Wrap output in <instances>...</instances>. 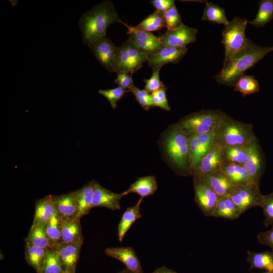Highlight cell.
I'll list each match as a JSON object with an SVG mask.
<instances>
[{"label": "cell", "mask_w": 273, "mask_h": 273, "mask_svg": "<svg viewBox=\"0 0 273 273\" xmlns=\"http://www.w3.org/2000/svg\"><path fill=\"white\" fill-rule=\"evenodd\" d=\"M121 21L112 2H101L82 14L80 18L78 25L84 43L88 46L106 37L108 27L112 24Z\"/></svg>", "instance_id": "6da1fadb"}, {"label": "cell", "mask_w": 273, "mask_h": 273, "mask_svg": "<svg viewBox=\"0 0 273 273\" xmlns=\"http://www.w3.org/2000/svg\"><path fill=\"white\" fill-rule=\"evenodd\" d=\"M272 51L273 46H259L249 39L245 47L223 65L222 69L215 77L216 80L220 84L233 87L247 70Z\"/></svg>", "instance_id": "7a4b0ae2"}, {"label": "cell", "mask_w": 273, "mask_h": 273, "mask_svg": "<svg viewBox=\"0 0 273 273\" xmlns=\"http://www.w3.org/2000/svg\"><path fill=\"white\" fill-rule=\"evenodd\" d=\"M189 138L177 125L165 131L162 146L167 159L175 172L180 175H192L189 152Z\"/></svg>", "instance_id": "3957f363"}, {"label": "cell", "mask_w": 273, "mask_h": 273, "mask_svg": "<svg viewBox=\"0 0 273 273\" xmlns=\"http://www.w3.org/2000/svg\"><path fill=\"white\" fill-rule=\"evenodd\" d=\"M256 137L253 125L223 112L214 131V141L221 148L249 144Z\"/></svg>", "instance_id": "277c9868"}, {"label": "cell", "mask_w": 273, "mask_h": 273, "mask_svg": "<svg viewBox=\"0 0 273 273\" xmlns=\"http://www.w3.org/2000/svg\"><path fill=\"white\" fill-rule=\"evenodd\" d=\"M223 112L219 109L201 110L184 116L176 124L189 137L212 132Z\"/></svg>", "instance_id": "5b68a950"}, {"label": "cell", "mask_w": 273, "mask_h": 273, "mask_svg": "<svg viewBox=\"0 0 273 273\" xmlns=\"http://www.w3.org/2000/svg\"><path fill=\"white\" fill-rule=\"evenodd\" d=\"M248 23L247 19L236 16L225 25L221 40L224 47L223 65L226 64L247 45L249 39L246 37L245 30Z\"/></svg>", "instance_id": "8992f818"}, {"label": "cell", "mask_w": 273, "mask_h": 273, "mask_svg": "<svg viewBox=\"0 0 273 273\" xmlns=\"http://www.w3.org/2000/svg\"><path fill=\"white\" fill-rule=\"evenodd\" d=\"M147 62V54L128 39L118 47L113 72L132 74Z\"/></svg>", "instance_id": "52a82bcc"}, {"label": "cell", "mask_w": 273, "mask_h": 273, "mask_svg": "<svg viewBox=\"0 0 273 273\" xmlns=\"http://www.w3.org/2000/svg\"><path fill=\"white\" fill-rule=\"evenodd\" d=\"M229 196L238 207L242 214L256 206H260L263 195L259 185L254 183L236 186Z\"/></svg>", "instance_id": "ba28073f"}, {"label": "cell", "mask_w": 273, "mask_h": 273, "mask_svg": "<svg viewBox=\"0 0 273 273\" xmlns=\"http://www.w3.org/2000/svg\"><path fill=\"white\" fill-rule=\"evenodd\" d=\"M243 166L250 181L259 185L265 168V159L262 148L256 137L251 142L247 159Z\"/></svg>", "instance_id": "9c48e42d"}, {"label": "cell", "mask_w": 273, "mask_h": 273, "mask_svg": "<svg viewBox=\"0 0 273 273\" xmlns=\"http://www.w3.org/2000/svg\"><path fill=\"white\" fill-rule=\"evenodd\" d=\"M222 148L214 141L201 159L198 168L193 172V178L200 179L204 176L222 170L225 164Z\"/></svg>", "instance_id": "30bf717a"}, {"label": "cell", "mask_w": 273, "mask_h": 273, "mask_svg": "<svg viewBox=\"0 0 273 273\" xmlns=\"http://www.w3.org/2000/svg\"><path fill=\"white\" fill-rule=\"evenodd\" d=\"M195 201L202 213L211 216L220 197L202 179L193 178Z\"/></svg>", "instance_id": "8fae6325"}, {"label": "cell", "mask_w": 273, "mask_h": 273, "mask_svg": "<svg viewBox=\"0 0 273 273\" xmlns=\"http://www.w3.org/2000/svg\"><path fill=\"white\" fill-rule=\"evenodd\" d=\"M197 32L196 28L183 24L176 29L167 30L159 37L160 41L164 46L184 48H186L188 44L196 41Z\"/></svg>", "instance_id": "7c38bea8"}, {"label": "cell", "mask_w": 273, "mask_h": 273, "mask_svg": "<svg viewBox=\"0 0 273 273\" xmlns=\"http://www.w3.org/2000/svg\"><path fill=\"white\" fill-rule=\"evenodd\" d=\"M121 23L127 29L128 39L147 55L153 53L164 46L160 41L159 37L151 32L138 29L122 21Z\"/></svg>", "instance_id": "4fadbf2b"}, {"label": "cell", "mask_w": 273, "mask_h": 273, "mask_svg": "<svg viewBox=\"0 0 273 273\" xmlns=\"http://www.w3.org/2000/svg\"><path fill=\"white\" fill-rule=\"evenodd\" d=\"M99 62L108 71L113 72L114 62L118 47L106 37L98 39L88 45Z\"/></svg>", "instance_id": "5bb4252c"}, {"label": "cell", "mask_w": 273, "mask_h": 273, "mask_svg": "<svg viewBox=\"0 0 273 273\" xmlns=\"http://www.w3.org/2000/svg\"><path fill=\"white\" fill-rule=\"evenodd\" d=\"M188 52L187 48L163 46L155 52L147 55L148 66L152 69L167 64H176Z\"/></svg>", "instance_id": "9a60e30c"}, {"label": "cell", "mask_w": 273, "mask_h": 273, "mask_svg": "<svg viewBox=\"0 0 273 273\" xmlns=\"http://www.w3.org/2000/svg\"><path fill=\"white\" fill-rule=\"evenodd\" d=\"M214 132L190 137L189 147L192 173L199 166L200 161L213 142Z\"/></svg>", "instance_id": "2e32d148"}, {"label": "cell", "mask_w": 273, "mask_h": 273, "mask_svg": "<svg viewBox=\"0 0 273 273\" xmlns=\"http://www.w3.org/2000/svg\"><path fill=\"white\" fill-rule=\"evenodd\" d=\"M82 242L60 243L55 248L64 272L75 273Z\"/></svg>", "instance_id": "e0dca14e"}, {"label": "cell", "mask_w": 273, "mask_h": 273, "mask_svg": "<svg viewBox=\"0 0 273 273\" xmlns=\"http://www.w3.org/2000/svg\"><path fill=\"white\" fill-rule=\"evenodd\" d=\"M104 252L107 256L121 262L129 270L135 273H143L139 258L131 247H109Z\"/></svg>", "instance_id": "ac0fdd59"}, {"label": "cell", "mask_w": 273, "mask_h": 273, "mask_svg": "<svg viewBox=\"0 0 273 273\" xmlns=\"http://www.w3.org/2000/svg\"><path fill=\"white\" fill-rule=\"evenodd\" d=\"M124 196L122 193H114L96 182L92 207H101L112 210L120 209V202Z\"/></svg>", "instance_id": "d6986e66"}, {"label": "cell", "mask_w": 273, "mask_h": 273, "mask_svg": "<svg viewBox=\"0 0 273 273\" xmlns=\"http://www.w3.org/2000/svg\"><path fill=\"white\" fill-rule=\"evenodd\" d=\"M96 182L93 180L75 191L76 202V218L80 219L83 216L87 214L92 208Z\"/></svg>", "instance_id": "ffe728a7"}, {"label": "cell", "mask_w": 273, "mask_h": 273, "mask_svg": "<svg viewBox=\"0 0 273 273\" xmlns=\"http://www.w3.org/2000/svg\"><path fill=\"white\" fill-rule=\"evenodd\" d=\"M80 219L76 217L61 218V237L59 243L83 242Z\"/></svg>", "instance_id": "44dd1931"}, {"label": "cell", "mask_w": 273, "mask_h": 273, "mask_svg": "<svg viewBox=\"0 0 273 273\" xmlns=\"http://www.w3.org/2000/svg\"><path fill=\"white\" fill-rule=\"evenodd\" d=\"M219 196H229L236 185L222 171L207 175L202 178Z\"/></svg>", "instance_id": "7402d4cb"}, {"label": "cell", "mask_w": 273, "mask_h": 273, "mask_svg": "<svg viewBox=\"0 0 273 273\" xmlns=\"http://www.w3.org/2000/svg\"><path fill=\"white\" fill-rule=\"evenodd\" d=\"M56 213L53 202V196L49 195L35 202V212L31 226H44Z\"/></svg>", "instance_id": "603a6c76"}, {"label": "cell", "mask_w": 273, "mask_h": 273, "mask_svg": "<svg viewBox=\"0 0 273 273\" xmlns=\"http://www.w3.org/2000/svg\"><path fill=\"white\" fill-rule=\"evenodd\" d=\"M56 213L61 217H75L76 202L75 191L53 196Z\"/></svg>", "instance_id": "cb8c5ba5"}, {"label": "cell", "mask_w": 273, "mask_h": 273, "mask_svg": "<svg viewBox=\"0 0 273 273\" xmlns=\"http://www.w3.org/2000/svg\"><path fill=\"white\" fill-rule=\"evenodd\" d=\"M158 188L157 182L154 176L149 175L138 178L129 188L122 193L125 196L130 193H136L144 198L152 195Z\"/></svg>", "instance_id": "d4e9b609"}, {"label": "cell", "mask_w": 273, "mask_h": 273, "mask_svg": "<svg viewBox=\"0 0 273 273\" xmlns=\"http://www.w3.org/2000/svg\"><path fill=\"white\" fill-rule=\"evenodd\" d=\"M143 198L140 197L137 203L126 209L123 213L118 225V238L120 242H122L123 238L132 224L142 217L141 213V204Z\"/></svg>", "instance_id": "484cf974"}, {"label": "cell", "mask_w": 273, "mask_h": 273, "mask_svg": "<svg viewBox=\"0 0 273 273\" xmlns=\"http://www.w3.org/2000/svg\"><path fill=\"white\" fill-rule=\"evenodd\" d=\"M242 214L238 207L229 196H220L211 217L235 220Z\"/></svg>", "instance_id": "4316f807"}, {"label": "cell", "mask_w": 273, "mask_h": 273, "mask_svg": "<svg viewBox=\"0 0 273 273\" xmlns=\"http://www.w3.org/2000/svg\"><path fill=\"white\" fill-rule=\"evenodd\" d=\"M246 260L249 264L248 271L259 269L273 271V252L271 251L259 252L248 251Z\"/></svg>", "instance_id": "83f0119b"}, {"label": "cell", "mask_w": 273, "mask_h": 273, "mask_svg": "<svg viewBox=\"0 0 273 273\" xmlns=\"http://www.w3.org/2000/svg\"><path fill=\"white\" fill-rule=\"evenodd\" d=\"M251 142L245 145L235 146L222 148L223 158L224 162L243 165L247 159Z\"/></svg>", "instance_id": "f1b7e54d"}, {"label": "cell", "mask_w": 273, "mask_h": 273, "mask_svg": "<svg viewBox=\"0 0 273 273\" xmlns=\"http://www.w3.org/2000/svg\"><path fill=\"white\" fill-rule=\"evenodd\" d=\"M46 249L26 242L25 257L27 263L37 273H41Z\"/></svg>", "instance_id": "f546056e"}, {"label": "cell", "mask_w": 273, "mask_h": 273, "mask_svg": "<svg viewBox=\"0 0 273 273\" xmlns=\"http://www.w3.org/2000/svg\"><path fill=\"white\" fill-rule=\"evenodd\" d=\"M236 185H243L252 183L243 165L225 163L221 170Z\"/></svg>", "instance_id": "4dcf8cb0"}, {"label": "cell", "mask_w": 273, "mask_h": 273, "mask_svg": "<svg viewBox=\"0 0 273 273\" xmlns=\"http://www.w3.org/2000/svg\"><path fill=\"white\" fill-rule=\"evenodd\" d=\"M201 20L223 24L224 26L229 22L224 9L212 2H205V7Z\"/></svg>", "instance_id": "1f68e13d"}, {"label": "cell", "mask_w": 273, "mask_h": 273, "mask_svg": "<svg viewBox=\"0 0 273 273\" xmlns=\"http://www.w3.org/2000/svg\"><path fill=\"white\" fill-rule=\"evenodd\" d=\"M256 17L248 22V23L256 27L263 26L273 18V0L260 1Z\"/></svg>", "instance_id": "d6a6232c"}, {"label": "cell", "mask_w": 273, "mask_h": 273, "mask_svg": "<svg viewBox=\"0 0 273 273\" xmlns=\"http://www.w3.org/2000/svg\"><path fill=\"white\" fill-rule=\"evenodd\" d=\"M137 29L151 32L166 27L163 14L155 11L135 26Z\"/></svg>", "instance_id": "836d02e7"}, {"label": "cell", "mask_w": 273, "mask_h": 273, "mask_svg": "<svg viewBox=\"0 0 273 273\" xmlns=\"http://www.w3.org/2000/svg\"><path fill=\"white\" fill-rule=\"evenodd\" d=\"M61 217L56 213L44 225L51 249H55L60 242L61 237Z\"/></svg>", "instance_id": "e575fe53"}, {"label": "cell", "mask_w": 273, "mask_h": 273, "mask_svg": "<svg viewBox=\"0 0 273 273\" xmlns=\"http://www.w3.org/2000/svg\"><path fill=\"white\" fill-rule=\"evenodd\" d=\"M25 242L45 249L50 248V242L44 226L41 225L31 226L25 239Z\"/></svg>", "instance_id": "d590c367"}, {"label": "cell", "mask_w": 273, "mask_h": 273, "mask_svg": "<svg viewBox=\"0 0 273 273\" xmlns=\"http://www.w3.org/2000/svg\"><path fill=\"white\" fill-rule=\"evenodd\" d=\"M234 90L242 94L243 97L258 93L259 85L258 81L252 75H242L233 86Z\"/></svg>", "instance_id": "8d00e7d4"}, {"label": "cell", "mask_w": 273, "mask_h": 273, "mask_svg": "<svg viewBox=\"0 0 273 273\" xmlns=\"http://www.w3.org/2000/svg\"><path fill=\"white\" fill-rule=\"evenodd\" d=\"M64 272L56 250L55 249H46L41 273Z\"/></svg>", "instance_id": "74e56055"}, {"label": "cell", "mask_w": 273, "mask_h": 273, "mask_svg": "<svg viewBox=\"0 0 273 273\" xmlns=\"http://www.w3.org/2000/svg\"><path fill=\"white\" fill-rule=\"evenodd\" d=\"M264 216L263 224L265 228L273 225V192L267 195H263L260 204Z\"/></svg>", "instance_id": "f35d334b"}, {"label": "cell", "mask_w": 273, "mask_h": 273, "mask_svg": "<svg viewBox=\"0 0 273 273\" xmlns=\"http://www.w3.org/2000/svg\"><path fill=\"white\" fill-rule=\"evenodd\" d=\"M127 92H128V90L119 86L111 89H100L98 92L99 94L104 96L109 101L112 108L113 109L116 108L117 103Z\"/></svg>", "instance_id": "ab89813d"}, {"label": "cell", "mask_w": 273, "mask_h": 273, "mask_svg": "<svg viewBox=\"0 0 273 273\" xmlns=\"http://www.w3.org/2000/svg\"><path fill=\"white\" fill-rule=\"evenodd\" d=\"M128 92L133 94L136 101L144 110L147 111L154 107L151 94L145 89H140L134 85Z\"/></svg>", "instance_id": "60d3db41"}, {"label": "cell", "mask_w": 273, "mask_h": 273, "mask_svg": "<svg viewBox=\"0 0 273 273\" xmlns=\"http://www.w3.org/2000/svg\"><path fill=\"white\" fill-rule=\"evenodd\" d=\"M163 16L166 23V27L168 31L176 29L183 24L180 15L175 5L163 13Z\"/></svg>", "instance_id": "b9f144b4"}, {"label": "cell", "mask_w": 273, "mask_h": 273, "mask_svg": "<svg viewBox=\"0 0 273 273\" xmlns=\"http://www.w3.org/2000/svg\"><path fill=\"white\" fill-rule=\"evenodd\" d=\"M161 66L155 68L153 70L151 76L148 79H144L145 83V89L149 93L165 87L163 82L160 79V71Z\"/></svg>", "instance_id": "7bdbcfd3"}, {"label": "cell", "mask_w": 273, "mask_h": 273, "mask_svg": "<svg viewBox=\"0 0 273 273\" xmlns=\"http://www.w3.org/2000/svg\"><path fill=\"white\" fill-rule=\"evenodd\" d=\"M154 107L167 111L170 110V107L166 97V87L160 89L151 94Z\"/></svg>", "instance_id": "ee69618b"}, {"label": "cell", "mask_w": 273, "mask_h": 273, "mask_svg": "<svg viewBox=\"0 0 273 273\" xmlns=\"http://www.w3.org/2000/svg\"><path fill=\"white\" fill-rule=\"evenodd\" d=\"M116 74L117 76L114 81L119 86L128 90L131 87L134 85L131 74L123 72L117 73Z\"/></svg>", "instance_id": "f6af8a7d"}, {"label": "cell", "mask_w": 273, "mask_h": 273, "mask_svg": "<svg viewBox=\"0 0 273 273\" xmlns=\"http://www.w3.org/2000/svg\"><path fill=\"white\" fill-rule=\"evenodd\" d=\"M271 226L270 230L259 233L257 239L260 244L268 246L273 252V225Z\"/></svg>", "instance_id": "bcb514c9"}, {"label": "cell", "mask_w": 273, "mask_h": 273, "mask_svg": "<svg viewBox=\"0 0 273 273\" xmlns=\"http://www.w3.org/2000/svg\"><path fill=\"white\" fill-rule=\"evenodd\" d=\"M150 3L156 9V11L163 14L175 5L173 0H152Z\"/></svg>", "instance_id": "7dc6e473"}, {"label": "cell", "mask_w": 273, "mask_h": 273, "mask_svg": "<svg viewBox=\"0 0 273 273\" xmlns=\"http://www.w3.org/2000/svg\"><path fill=\"white\" fill-rule=\"evenodd\" d=\"M151 273H177L175 271L167 267L163 266L156 269Z\"/></svg>", "instance_id": "c3c4849f"}, {"label": "cell", "mask_w": 273, "mask_h": 273, "mask_svg": "<svg viewBox=\"0 0 273 273\" xmlns=\"http://www.w3.org/2000/svg\"><path fill=\"white\" fill-rule=\"evenodd\" d=\"M120 273H135L127 269L126 268H124L120 271Z\"/></svg>", "instance_id": "681fc988"}, {"label": "cell", "mask_w": 273, "mask_h": 273, "mask_svg": "<svg viewBox=\"0 0 273 273\" xmlns=\"http://www.w3.org/2000/svg\"><path fill=\"white\" fill-rule=\"evenodd\" d=\"M252 273H255V272H252ZM261 273H273V271H264V272H261Z\"/></svg>", "instance_id": "f907efd6"}, {"label": "cell", "mask_w": 273, "mask_h": 273, "mask_svg": "<svg viewBox=\"0 0 273 273\" xmlns=\"http://www.w3.org/2000/svg\"><path fill=\"white\" fill-rule=\"evenodd\" d=\"M64 273H69V272H64ZM75 273H76V272H75Z\"/></svg>", "instance_id": "816d5d0a"}, {"label": "cell", "mask_w": 273, "mask_h": 273, "mask_svg": "<svg viewBox=\"0 0 273 273\" xmlns=\"http://www.w3.org/2000/svg\"><path fill=\"white\" fill-rule=\"evenodd\" d=\"M117 273H120V271H119L118 272H117Z\"/></svg>", "instance_id": "f5cc1de1"}]
</instances>
